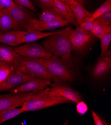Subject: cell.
I'll use <instances>...</instances> for the list:
<instances>
[{
	"label": "cell",
	"instance_id": "cell-1",
	"mask_svg": "<svg viewBox=\"0 0 111 125\" xmlns=\"http://www.w3.org/2000/svg\"><path fill=\"white\" fill-rule=\"evenodd\" d=\"M71 30V28L67 27L46 37L42 42L43 46L47 52L58 57H61V59L70 68L73 64L72 49L70 39Z\"/></svg>",
	"mask_w": 111,
	"mask_h": 125
},
{
	"label": "cell",
	"instance_id": "cell-2",
	"mask_svg": "<svg viewBox=\"0 0 111 125\" xmlns=\"http://www.w3.org/2000/svg\"><path fill=\"white\" fill-rule=\"evenodd\" d=\"M70 102L63 97L51 94L48 89L43 90L24 102L21 108L23 112L34 111Z\"/></svg>",
	"mask_w": 111,
	"mask_h": 125
},
{
	"label": "cell",
	"instance_id": "cell-3",
	"mask_svg": "<svg viewBox=\"0 0 111 125\" xmlns=\"http://www.w3.org/2000/svg\"><path fill=\"white\" fill-rule=\"evenodd\" d=\"M39 60L54 78L55 83L75 80V76L70 68L59 57L53 55L49 59L39 58Z\"/></svg>",
	"mask_w": 111,
	"mask_h": 125
},
{
	"label": "cell",
	"instance_id": "cell-4",
	"mask_svg": "<svg viewBox=\"0 0 111 125\" xmlns=\"http://www.w3.org/2000/svg\"><path fill=\"white\" fill-rule=\"evenodd\" d=\"M16 70L28 74L35 78L48 79L55 82L54 78L49 73L38 58L20 56V62L16 67Z\"/></svg>",
	"mask_w": 111,
	"mask_h": 125
},
{
	"label": "cell",
	"instance_id": "cell-5",
	"mask_svg": "<svg viewBox=\"0 0 111 125\" xmlns=\"http://www.w3.org/2000/svg\"><path fill=\"white\" fill-rule=\"evenodd\" d=\"M13 21V30L26 31L29 22L35 18L33 15L28 9L15 4L8 9Z\"/></svg>",
	"mask_w": 111,
	"mask_h": 125
},
{
	"label": "cell",
	"instance_id": "cell-6",
	"mask_svg": "<svg viewBox=\"0 0 111 125\" xmlns=\"http://www.w3.org/2000/svg\"><path fill=\"white\" fill-rule=\"evenodd\" d=\"M38 92L14 93L0 95V111L10 108L21 107L24 102L32 98Z\"/></svg>",
	"mask_w": 111,
	"mask_h": 125
},
{
	"label": "cell",
	"instance_id": "cell-7",
	"mask_svg": "<svg viewBox=\"0 0 111 125\" xmlns=\"http://www.w3.org/2000/svg\"><path fill=\"white\" fill-rule=\"evenodd\" d=\"M20 56L32 58L49 59L52 54L47 52L44 46L35 42H29L15 48Z\"/></svg>",
	"mask_w": 111,
	"mask_h": 125
},
{
	"label": "cell",
	"instance_id": "cell-8",
	"mask_svg": "<svg viewBox=\"0 0 111 125\" xmlns=\"http://www.w3.org/2000/svg\"><path fill=\"white\" fill-rule=\"evenodd\" d=\"M93 35L84 31L79 27L75 30H72L70 34V39L72 51L81 52L88 47L91 42Z\"/></svg>",
	"mask_w": 111,
	"mask_h": 125
},
{
	"label": "cell",
	"instance_id": "cell-9",
	"mask_svg": "<svg viewBox=\"0 0 111 125\" xmlns=\"http://www.w3.org/2000/svg\"><path fill=\"white\" fill-rule=\"evenodd\" d=\"M34 78L30 75L16 70L0 84V92L14 88Z\"/></svg>",
	"mask_w": 111,
	"mask_h": 125
},
{
	"label": "cell",
	"instance_id": "cell-10",
	"mask_svg": "<svg viewBox=\"0 0 111 125\" xmlns=\"http://www.w3.org/2000/svg\"><path fill=\"white\" fill-rule=\"evenodd\" d=\"M48 91L52 95L63 97L71 102L77 103L82 99L80 94L77 91L61 82L56 83Z\"/></svg>",
	"mask_w": 111,
	"mask_h": 125
},
{
	"label": "cell",
	"instance_id": "cell-11",
	"mask_svg": "<svg viewBox=\"0 0 111 125\" xmlns=\"http://www.w3.org/2000/svg\"><path fill=\"white\" fill-rule=\"evenodd\" d=\"M51 80L34 78L18 86L14 90L15 93L38 92L44 90L50 84Z\"/></svg>",
	"mask_w": 111,
	"mask_h": 125
},
{
	"label": "cell",
	"instance_id": "cell-12",
	"mask_svg": "<svg viewBox=\"0 0 111 125\" xmlns=\"http://www.w3.org/2000/svg\"><path fill=\"white\" fill-rule=\"evenodd\" d=\"M70 24V23L67 20L45 22L34 18L28 24L26 28V31L35 30L42 31H44L53 30L57 28L68 26Z\"/></svg>",
	"mask_w": 111,
	"mask_h": 125
},
{
	"label": "cell",
	"instance_id": "cell-13",
	"mask_svg": "<svg viewBox=\"0 0 111 125\" xmlns=\"http://www.w3.org/2000/svg\"><path fill=\"white\" fill-rule=\"evenodd\" d=\"M111 69V53L108 51L102 55L98 60L93 70V76L95 79L105 77Z\"/></svg>",
	"mask_w": 111,
	"mask_h": 125
},
{
	"label": "cell",
	"instance_id": "cell-14",
	"mask_svg": "<svg viewBox=\"0 0 111 125\" xmlns=\"http://www.w3.org/2000/svg\"><path fill=\"white\" fill-rule=\"evenodd\" d=\"M20 56L15 49L6 45L0 44V61L6 62L16 67L19 63Z\"/></svg>",
	"mask_w": 111,
	"mask_h": 125
},
{
	"label": "cell",
	"instance_id": "cell-15",
	"mask_svg": "<svg viewBox=\"0 0 111 125\" xmlns=\"http://www.w3.org/2000/svg\"><path fill=\"white\" fill-rule=\"evenodd\" d=\"M27 31H9L0 35V43L10 46H16L22 44L23 35Z\"/></svg>",
	"mask_w": 111,
	"mask_h": 125
},
{
	"label": "cell",
	"instance_id": "cell-16",
	"mask_svg": "<svg viewBox=\"0 0 111 125\" xmlns=\"http://www.w3.org/2000/svg\"><path fill=\"white\" fill-rule=\"evenodd\" d=\"M69 7L75 18L78 27L82 22L90 18L92 15L91 12L86 10L83 5L76 2L69 5Z\"/></svg>",
	"mask_w": 111,
	"mask_h": 125
},
{
	"label": "cell",
	"instance_id": "cell-17",
	"mask_svg": "<svg viewBox=\"0 0 111 125\" xmlns=\"http://www.w3.org/2000/svg\"><path fill=\"white\" fill-rule=\"evenodd\" d=\"M39 17L40 21L45 22L66 20L55 6L43 9Z\"/></svg>",
	"mask_w": 111,
	"mask_h": 125
},
{
	"label": "cell",
	"instance_id": "cell-18",
	"mask_svg": "<svg viewBox=\"0 0 111 125\" xmlns=\"http://www.w3.org/2000/svg\"><path fill=\"white\" fill-rule=\"evenodd\" d=\"M54 5L59 12L70 23L77 26V24L73 12L68 5H67L60 1V0H53Z\"/></svg>",
	"mask_w": 111,
	"mask_h": 125
},
{
	"label": "cell",
	"instance_id": "cell-19",
	"mask_svg": "<svg viewBox=\"0 0 111 125\" xmlns=\"http://www.w3.org/2000/svg\"><path fill=\"white\" fill-rule=\"evenodd\" d=\"M58 31L53 32H43L41 31L35 30L27 31V33L24 34L22 37L21 42L23 43H29L34 42L39 40L46 38L51 35L58 32Z\"/></svg>",
	"mask_w": 111,
	"mask_h": 125
},
{
	"label": "cell",
	"instance_id": "cell-20",
	"mask_svg": "<svg viewBox=\"0 0 111 125\" xmlns=\"http://www.w3.org/2000/svg\"><path fill=\"white\" fill-rule=\"evenodd\" d=\"M13 21L7 9L0 8V29L3 31L13 30Z\"/></svg>",
	"mask_w": 111,
	"mask_h": 125
},
{
	"label": "cell",
	"instance_id": "cell-21",
	"mask_svg": "<svg viewBox=\"0 0 111 125\" xmlns=\"http://www.w3.org/2000/svg\"><path fill=\"white\" fill-rule=\"evenodd\" d=\"M110 25L111 24H109L100 20H94V26L92 30L93 35L100 39Z\"/></svg>",
	"mask_w": 111,
	"mask_h": 125
},
{
	"label": "cell",
	"instance_id": "cell-22",
	"mask_svg": "<svg viewBox=\"0 0 111 125\" xmlns=\"http://www.w3.org/2000/svg\"><path fill=\"white\" fill-rule=\"evenodd\" d=\"M23 113L21 108H13L0 111V125Z\"/></svg>",
	"mask_w": 111,
	"mask_h": 125
},
{
	"label": "cell",
	"instance_id": "cell-23",
	"mask_svg": "<svg viewBox=\"0 0 111 125\" xmlns=\"http://www.w3.org/2000/svg\"><path fill=\"white\" fill-rule=\"evenodd\" d=\"M15 71V66L0 61V84H1L10 74Z\"/></svg>",
	"mask_w": 111,
	"mask_h": 125
},
{
	"label": "cell",
	"instance_id": "cell-24",
	"mask_svg": "<svg viewBox=\"0 0 111 125\" xmlns=\"http://www.w3.org/2000/svg\"><path fill=\"white\" fill-rule=\"evenodd\" d=\"M101 41V55L105 54L109 49L111 41V25L100 39Z\"/></svg>",
	"mask_w": 111,
	"mask_h": 125
},
{
	"label": "cell",
	"instance_id": "cell-25",
	"mask_svg": "<svg viewBox=\"0 0 111 125\" xmlns=\"http://www.w3.org/2000/svg\"><path fill=\"white\" fill-rule=\"evenodd\" d=\"M111 10V1H106L100 7H99L90 17L93 20L98 18L106 12Z\"/></svg>",
	"mask_w": 111,
	"mask_h": 125
},
{
	"label": "cell",
	"instance_id": "cell-26",
	"mask_svg": "<svg viewBox=\"0 0 111 125\" xmlns=\"http://www.w3.org/2000/svg\"><path fill=\"white\" fill-rule=\"evenodd\" d=\"M94 20L89 18L88 19L82 22L79 27L85 32L92 34V30L94 26Z\"/></svg>",
	"mask_w": 111,
	"mask_h": 125
},
{
	"label": "cell",
	"instance_id": "cell-27",
	"mask_svg": "<svg viewBox=\"0 0 111 125\" xmlns=\"http://www.w3.org/2000/svg\"><path fill=\"white\" fill-rule=\"evenodd\" d=\"M13 1L17 5L30 9L34 11H36L35 8L30 0H13Z\"/></svg>",
	"mask_w": 111,
	"mask_h": 125
},
{
	"label": "cell",
	"instance_id": "cell-28",
	"mask_svg": "<svg viewBox=\"0 0 111 125\" xmlns=\"http://www.w3.org/2000/svg\"><path fill=\"white\" fill-rule=\"evenodd\" d=\"M76 103V111L79 114L84 115L87 113L88 111V107L84 102L81 100Z\"/></svg>",
	"mask_w": 111,
	"mask_h": 125
},
{
	"label": "cell",
	"instance_id": "cell-29",
	"mask_svg": "<svg viewBox=\"0 0 111 125\" xmlns=\"http://www.w3.org/2000/svg\"><path fill=\"white\" fill-rule=\"evenodd\" d=\"M93 117L94 123L95 125H110L103 119L100 116H99L94 111H91Z\"/></svg>",
	"mask_w": 111,
	"mask_h": 125
},
{
	"label": "cell",
	"instance_id": "cell-30",
	"mask_svg": "<svg viewBox=\"0 0 111 125\" xmlns=\"http://www.w3.org/2000/svg\"><path fill=\"white\" fill-rule=\"evenodd\" d=\"M36 1L39 3L42 9L54 6L53 0H36Z\"/></svg>",
	"mask_w": 111,
	"mask_h": 125
},
{
	"label": "cell",
	"instance_id": "cell-31",
	"mask_svg": "<svg viewBox=\"0 0 111 125\" xmlns=\"http://www.w3.org/2000/svg\"><path fill=\"white\" fill-rule=\"evenodd\" d=\"M16 4L13 0H0V8L9 9Z\"/></svg>",
	"mask_w": 111,
	"mask_h": 125
},
{
	"label": "cell",
	"instance_id": "cell-32",
	"mask_svg": "<svg viewBox=\"0 0 111 125\" xmlns=\"http://www.w3.org/2000/svg\"><path fill=\"white\" fill-rule=\"evenodd\" d=\"M97 19L100 20L109 24H111V10L106 12Z\"/></svg>",
	"mask_w": 111,
	"mask_h": 125
},
{
	"label": "cell",
	"instance_id": "cell-33",
	"mask_svg": "<svg viewBox=\"0 0 111 125\" xmlns=\"http://www.w3.org/2000/svg\"><path fill=\"white\" fill-rule=\"evenodd\" d=\"M60 1L68 6L72 4L73 3L75 2L74 1H73V0H60Z\"/></svg>",
	"mask_w": 111,
	"mask_h": 125
},
{
	"label": "cell",
	"instance_id": "cell-34",
	"mask_svg": "<svg viewBox=\"0 0 111 125\" xmlns=\"http://www.w3.org/2000/svg\"><path fill=\"white\" fill-rule=\"evenodd\" d=\"M73 1H74L75 2H76L83 6L84 5L85 2V0H73Z\"/></svg>",
	"mask_w": 111,
	"mask_h": 125
},
{
	"label": "cell",
	"instance_id": "cell-35",
	"mask_svg": "<svg viewBox=\"0 0 111 125\" xmlns=\"http://www.w3.org/2000/svg\"><path fill=\"white\" fill-rule=\"evenodd\" d=\"M2 30L0 29V35H1V34H2Z\"/></svg>",
	"mask_w": 111,
	"mask_h": 125
},
{
	"label": "cell",
	"instance_id": "cell-36",
	"mask_svg": "<svg viewBox=\"0 0 111 125\" xmlns=\"http://www.w3.org/2000/svg\"><path fill=\"white\" fill-rule=\"evenodd\" d=\"M106 1H111V0H106Z\"/></svg>",
	"mask_w": 111,
	"mask_h": 125
}]
</instances>
